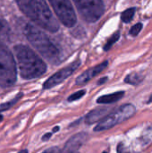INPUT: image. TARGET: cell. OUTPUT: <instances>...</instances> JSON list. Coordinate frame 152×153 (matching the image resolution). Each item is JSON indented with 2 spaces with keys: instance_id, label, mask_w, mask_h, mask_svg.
I'll list each match as a JSON object with an SVG mask.
<instances>
[{
  "instance_id": "27",
  "label": "cell",
  "mask_w": 152,
  "mask_h": 153,
  "mask_svg": "<svg viewBox=\"0 0 152 153\" xmlns=\"http://www.w3.org/2000/svg\"><path fill=\"white\" fill-rule=\"evenodd\" d=\"M103 153H107V152H103Z\"/></svg>"
},
{
  "instance_id": "22",
  "label": "cell",
  "mask_w": 152,
  "mask_h": 153,
  "mask_svg": "<svg viewBox=\"0 0 152 153\" xmlns=\"http://www.w3.org/2000/svg\"><path fill=\"white\" fill-rule=\"evenodd\" d=\"M107 80H108V77H104V78H102V80H100V81L98 82V84H100V83L102 84V83H104Z\"/></svg>"
},
{
  "instance_id": "21",
  "label": "cell",
  "mask_w": 152,
  "mask_h": 153,
  "mask_svg": "<svg viewBox=\"0 0 152 153\" xmlns=\"http://www.w3.org/2000/svg\"><path fill=\"white\" fill-rule=\"evenodd\" d=\"M50 136H51V134H47L44 135V137L42 138V140L43 141H47V140H48L50 138Z\"/></svg>"
},
{
  "instance_id": "26",
  "label": "cell",
  "mask_w": 152,
  "mask_h": 153,
  "mask_svg": "<svg viewBox=\"0 0 152 153\" xmlns=\"http://www.w3.org/2000/svg\"><path fill=\"white\" fill-rule=\"evenodd\" d=\"M2 119H3V117H2V116H1V115H0V121H1V120H2Z\"/></svg>"
},
{
  "instance_id": "2",
  "label": "cell",
  "mask_w": 152,
  "mask_h": 153,
  "mask_svg": "<svg viewBox=\"0 0 152 153\" xmlns=\"http://www.w3.org/2000/svg\"><path fill=\"white\" fill-rule=\"evenodd\" d=\"M21 76L23 79L38 78L45 74L47 65L44 61L29 47L17 45L14 47Z\"/></svg>"
},
{
  "instance_id": "5",
  "label": "cell",
  "mask_w": 152,
  "mask_h": 153,
  "mask_svg": "<svg viewBox=\"0 0 152 153\" xmlns=\"http://www.w3.org/2000/svg\"><path fill=\"white\" fill-rule=\"evenodd\" d=\"M136 112L135 107L132 104H125L118 108L116 110L107 115L99 124L95 126L94 130L96 132L104 131L114 127L115 126L129 119Z\"/></svg>"
},
{
  "instance_id": "13",
  "label": "cell",
  "mask_w": 152,
  "mask_h": 153,
  "mask_svg": "<svg viewBox=\"0 0 152 153\" xmlns=\"http://www.w3.org/2000/svg\"><path fill=\"white\" fill-rule=\"evenodd\" d=\"M10 33H11V30L7 22L3 19H0V41L2 42V41L8 40L10 37Z\"/></svg>"
},
{
  "instance_id": "12",
  "label": "cell",
  "mask_w": 152,
  "mask_h": 153,
  "mask_svg": "<svg viewBox=\"0 0 152 153\" xmlns=\"http://www.w3.org/2000/svg\"><path fill=\"white\" fill-rule=\"evenodd\" d=\"M125 95L124 91H118L116 93H112V94H108V95H104L101 96L98 99L97 102L99 104H111L114 102L118 101L120 99H122Z\"/></svg>"
},
{
  "instance_id": "9",
  "label": "cell",
  "mask_w": 152,
  "mask_h": 153,
  "mask_svg": "<svg viewBox=\"0 0 152 153\" xmlns=\"http://www.w3.org/2000/svg\"><path fill=\"white\" fill-rule=\"evenodd\" d=\"M108 65V62L105 61L94 67H91L90 69H88L87 71H85L84 73H82L77 79H76V84L77 85H83L86 82H88L89 81H90L93 77L97 76L99 74H100L104 69L107 68V66Z\"/></svg>"
},
{
  "instance_id": "4",
  "label": "cell",
  "mask_w": 152,
  "mask_h": 153,
  "mask_svg": "<svg viewBox=\"0 0 152 153\" xmlns=\"http://www.w3.org/2000/svg\"><path fill=\"white\" fill-rule=\"evenodd\" d=\"M17 78L16 64L10 49L0 41V86L8 88Z\"/></svg>"
},
{
  "instance_id": "20",
  "label": "cell",
  "mask_w": 152,
  "mask_h": 153,
  "mask_svg": "<svg viewBox=\"0 0 152 153\" xmlns=\"http://www.w3.org/2000/svg\"><path fill=\"white\" fill-rule=\"evenodd\" d=\"M42 153H60V150L57 147H51L47 150H46L45 152Z\"/></svg>"
},
{
  "instance_id": "14",
  "label": "cell",
  "mask_w": 152,
  "mask_h": 153,
  "mask_svg": "<svg viewBox=\"0 0 152 153\" xmlns=\"http://www.w3.org/2000/svg\"><path fill=\"white\" fill-rule=\"evenodd\" d=\"M142 81H143V76L138 73H132V74H128L125 80V82L126 83L133 84V85H137V84L141 83Z\"/></svg>"
},
{
  "instance_id": "17",
  "label": "cell",
  "mask_w": 152,
  "mask_h": 153,
  "mask_svg": "<svg viewBox=\"0 0 152 153\" xmlns=\"http://www.w3.org/2000/svg\"><path fill=\"white\" fill-rule=\"evenodd\" d=\"M22 96V95L20 94V95L16 96L13 100H10L9 102H6V103H4V104L0 105V111H4V110H6V109H8V108H12V107L20 100V98H21Z\"/></svg>"
},
{
  "instance_id": "6",
  "label": "cell",
  "mask_w": 152,
  "mask_h": 153,
  "mask_svg": "<svg viewBox=\"0 0 152 153\" xmlns=\"http://www.w3.org/2000/svg\"><path fill=\"white\" fill-rule=\"evenodd\" d=\"M74 4L82 18L88 22H97L105 12L101 0H75Z\"/></svg>"
},
{
  "instance_id": "18",
  "label": "cell",
  "mask_w": 152,
  "mask_h": 153,
  "mask_svg": "<svg viewBox=\"0 0 152 153\" xmlns=\"http://www.w3.org/2000/svg\"><path fill=\"white\" fill-rule=\"evenodd\" d=\"M142 29V23L139 22L132 27V29L130 30V34L132 36H137L141 32Z\"/></svg>"
},
{
  "instance_id": "19",
  "label": "cell",
  "mask_w": 152,
  "mask_h": 153,
  "mask_svg": "<svg viewBox=\"0 0 152 153\" xmlns=\"http://www.w3.org/2000/svg\"><path fill=\"white\" fill-rule=\"evenodd\" d=\"M85 95V91L82 90V91H77L75 93H73V95H71L69 98H68V101L71 102V101H74V100H77L81 98H82L83 96Z\"/></svg>"
},
{
  "instance_id": "11",
  "label": "cell",
  "mask_w": 152,
  "mask_h": 153,
  "mask_svg": "<svg viewBox=\"0 0 152 153\" xmlns=\"http://www.w3.org/2000/svg\"><path fill=\"white\" fill-rule=\"evenodd\" d=\"M108 112V108H96L92 111H90L86 118H85V121H86V124L88 125H92L98 121H100L102 120L106 116V114Z\"/></svg>"
},
{
  "instance_id": "3",
  "label": "cell",
  "mask_w": 152,
  "mask_h": 153,
  "mask_svg": "<svg viewBox=\"0 0 152 153\" xmlns=\"http://www.w3.org/2000/svg\"><path fill=\"white\" fill-rule=\"evenodd\" d=\"M25 35L31 45L50 63L56 65L63 60L60 50L43 31L29 23L25 28Z\"/></svg>"
},
{
  "instance_id": "10",
  "label": "cell",
  "mask_w": 152,
  "mask_h": 153,
  "mask_svg": "<svg viewBox=\"0 0 152 153\" xmlns=\"http://www.w3.org/2000/svg\"><path fill=\"white\" fill-rule=\"evenodd\" d=\"M87 134L85 133H80L73 136L66 143L65 146V151L68 153H75L76 151L85 143L87 140Z\"/></svg>"
},
{
  "instance_id": "8",
  "label": "cell",
  "mask_w": 152,
  "mask_h": 153,
  "mask_svg": "<svg viewBox=\"0 0 152 153\" xmlns=\"http://www.w3.org/2000/svg\"><path fill=\"white\" fill-rule=\"evenodd\" d=\"M81 65V61L77 60L72 64H70L68 66L59 70L57 73H56L55 74H53L51 77H49L43 84V88L45 90L47 89H50L55 87L56 85L63 82L65 79H67L69 76H71L73 74V73Z\"/></svg>"
},
{
  "instance_id": "24",
  "label": "cell",
  "mask_w": 152,
  "mask_h": 153,
  "mask_svg": "<svg viewBox=\"0 0 152 153\" xmlns=\"http://www.w3.org/2000/svg\"><path fill=\"white\" fill-rule=\"evenodd\" d=\"M57 130H59V127H55L54 130H53V132H56Z\"/></svg>"
},
{
  "instance_id": "28",
  "label": "cell",
  "mask_w": 152,
  "mask_h": 153,
  "mask_svg": "<svg viewBox=\"0 0 152 153\" xmlns=\"http://www.w3.org/2000/svg\"><path fill=\"white\" fill-rule=\"evenodd\" d=\"M75 153H77V152H75Z\"/></svg>"
},
{
  "instance_id": "1",
  "label": "cell",
  "mask_w": 152,
  "mask_h": 153,
  "mask_svg": "<svg viewBox=\"0 0 152 153\" xmlns=\"http://www.w3.org/2000/svg\"><path fill=\"white\" fill-rule=\"evenodd\" d=\"M17 4L20 9L39 27L50 32H56L59 30L58 22L45 1L20 0L17 1Z\"/></svg>"
},
{
  "instance_id": "7",
  "label": "cell",
  "mask_w": 152,
  "mask_h": 153,
  "mask_svg": "<svg viewBox=\"0 0 152 153\" xmlns=\"http://www.w3.org/2000/svg\"><path fill=\"white\" fill-rule=\"evenodd\" d=\"M50 4L60 22L66 27H73L77 17L73 5L68 0H50Z\"/></svg>"
},
{
  "instance_id": "23",
  "label": "cell",
  "mask_w": 152,
  "mask_h": 153,
  "mask_svg": "<svg viewBox=\"0 0 152 153\" xmlns=\"http://www.w3.org/2000/svg\"><path fill=\"white\" fill-rule=\"evenodd\" d=\"M18 153H28V152H27V150H22V151H21L20 152Z\"/></svg>"
},
{
  "instance_id": "15",
  "label": "cell",
  "mask_w": 152,
  "mask_h": 153,
  "mask_svg": "<svg viewBox=\"0 0 152 153\" xmlns=\"http://www.w3.org/2000/svg\"><path fill=\"white\" fill-rule=\"evenodd\" d=\"M135 11H136V9L134 7H132V8H129V9L125 10V12H123L122 13V15H121L122 21L124 22H125V23L130 22L133 20V16H134Z\"/></svg>"
},
{
  "instance_id": "25",
  "label": "cell",
  "mask_w": 152,
  "mask_h": 153,
  "mask_svg": "<svg viewBox=\"0 0 152 153\" xmlns=\"http://www.w3.org/2000/svg\"><path fill=\"white\" fill-rule=\"evenodd\" d=\"M148 103H152V95L151 96V98H150V100H149Z\"/></svg>"
},
{
  "instance_id": "16",
  "label": "cell",
  "mask_w": 152,
  "mask_h": 153,
  "mask_svg": "<svg viewBox=\"0 0 152 153\" xmlns=\"http://www.w3.org/2000/svg\"><path fill=\"white\" fill-rule=\"evenodd\" d=\"M119 38H120V31L115 32V33L110 37V39L108 40V42L106 43V45H105V47H104V49H105L106 51L109 50V49L112 48V46L119 39Z\"/></svg>"
}]
</instances>
